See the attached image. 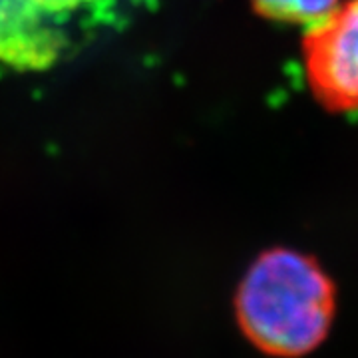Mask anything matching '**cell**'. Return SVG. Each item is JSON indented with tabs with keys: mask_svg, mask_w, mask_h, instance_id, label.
Segmentation results:
<instances>
[{
	"mask_svg": "<svg viewBox=\"0 0 358 358\" xmlns=\"http://www.w3.org/2000/svg\"><path fill=\"white\" fill-rule=\"evenodd\" d=\"M80 0H0V60L16 68L52 64L68 40V16Z\"/></svg>",
	"mask_w": 358,
	"mask_h": 358,
	"instance_id": "cell-3",
	"label": "cell"
},
{
	"mask_svg": "<svg viewBox=\"0 0 358 358\" xmlns=\"http://www.w3.org/2000/svg\"><path fill=\"white\" fill-rule=\"evenodd\" d=\"M341 0H251L257 14L281 24L313 28L338 6Z\"/></svg>",
	"mask_w": 358,
	"mask_h": 358,
	"instance_id": "cell-4",
	"label": "cell"
},
{
	"mask_svg": "<svg viewBox=\"0 0 358 358\" xmlns=\"http://www.w3.org/2000/svg\"><path fill=\"white\" fill-rule=\"evenodd\" d=\"M245 336L271 357L296 358L329 334L334 285L310 257L271 249L249 267L235 296Z\"/></svg>",
	"mask_w": 358,
	"mask_h": 358,
	"instance_id": "cell-1",
	"label": "cell"
},
{
	"mask_svg": "<svg viewBox=\"0 0 358 358\" xmlns=\"http://www.w3.org/2000/svg\"><path fill=\"white\" fill-rule=\"evenodd\" d=\"M308 88L329 112L358 110V0H341L303 40Z\"/></svg>",
	"mask_w": 358,
	"mask_h": 358,
	"instance_id": "cell-2",
	"label": "cell"
}]
</instances>
